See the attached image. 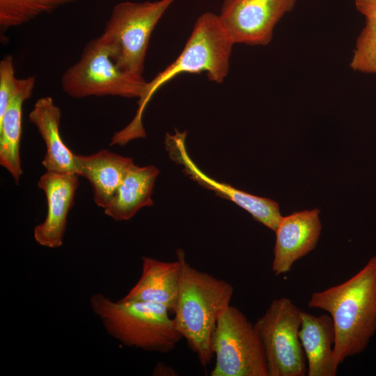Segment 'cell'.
<instances>
[{
    "instance_id": "cell-1",
    "label": "cell",
    "mask_w": 376,
    "mask_h": 376,
    "mask_svg": "<svg viewBox=\"0 0 376 376\" xmlns=\"http://www.w3.org/2000/svg\"><path fill=\"white\" fill-rule=\"evenodd\" d=\"M310 308L329 313L336 333L334 357L339 366L362 353L376 332V256L342 283L312 293Z\"/></svg>"
},
{
    "instance_id": "cell-2",
    "label": "cell",
    "mask_w": 376,
    "mask_h": 376,
    "mask_svg": "<svg viewBox=\"0 0 376 376\" xmlns=\"http://www.w3.org/2000/svg\"><path fill=\"white\" fill-rule=\"evenodd\" d=\"M176 259L180 264V277L173 320L200 364L206 367L214 357L212 337L218 319L230 305L234 288L191 266L181 249L176 251Z\"/></svg>"
},
{
    "instance_id": "cell-3",
    "label": "cell",
    "mask_w": 376,
    "mask_h": 376,
    "mask_svg": "<svg viewBox=\"0 0 376 376\" xmlns=\"http://www.w3.org/2000/svg\"><path fill=\"white\" fill-rule=\"evenodd\" d=\"M234 45L218 15L210 12L201 14L180 55L147 83L143 96L139 99L134 118L118 132V138L127 143L146 136L142 116L147 104L158 89L178 75L205 72L210 81L223 82L228 73Z\"/></svg>"
},
{
    "instance_id": "cell-4",
    "label": "cell",
    "mask_w": 376,
    "mask_h": 376,
    "mask_svg": "<svg viewBox=\"0 0 376 376\" xmlns=\"http://www.w3.org/2000/svg\"><path fill=\"white\" fill-rule=\"evenodd\" d=\"M89 303L107 334L125 346L166 354L182 338L162 305L122 299L114 301L100 292L93 295Z\"/></svg>"
},
{
    "instance_id": "cell-5",
    "label": "cell",
    "mask_w": 376,
    "mask_h": 376,
    "mask_svg": "<svg viewBox=\"0 0 376 376\" xmlns=\"http://www.w3.org/2000/svg\"><path fill=\"white\" fill-rule=\"evenodd\" d=\"M175 1H122L115 5L100 36L121 70L143 77L151 33Z\"/></svg>"
},
{
    "instance_id": "cell-6",
    "label": "cell",
    "mask_w": 376,
    "mask_h": 376,
    "mask_svg": "<svg viewBox=\"0 0 376 376\" xmlns=\"http://www.w3.org/2000/svg\"><path fill=\"white\" fill-rule=\"evenodd\" d=\"M61 83L63 91L73 98L109 95L140 99L148 81L121 70L100 36L86 45L78 61L63 74Z\"/></svg>"
},
{
    "instance_id": "cell-7",
    "label": "cell",
    "mask_w": 376,
    "mask_h": 376,
    "mask_svg": "<svg viewBox=\"0 0 376 376\" xmlns=\"http://www.w3.org/2000/svg\"><path fill=\"white\" fill-rule=\"evenodd\" d=\"M215 364L210 376H269L265 350L254 323L230 305L212 337Z\"/></svg>"
},
{
    "instance_id": "cell-8",
    "label": "cell",
    "mask_w": 376,
    "mask_h": 376,
    "mask_svg": "<svg viewBox=\"0 0 376 376\" xmlns=\"http://www.w3.org/2000/svg\"><path fill=\"white\" fill-rule=\"evenodd\" d=\"M301 311L286 297L273 299L254 323L263 345L269 376H305L306 357L299 338Z\"/></svg>"
},
{
    "instance_id": "cell-9",
    "label": "cell",
    "mask_w": 376,
    "mask_h": 376,
    "mask_svg": "<svg viewBox=\"0 0 376 376\" xmlns=\"http://www.w3.org/2000/svg\"><path fill=\"white\" fill-rule=\"evenodd\" d=\"M296 0H224L219 19L234 44L267 45Z\"/></svg>"
},
{
    "instance_id": "cell-10",
    "label": "cell",
    "mask_w": 376,
    "mask_h": 376,
    "mask_svg": "<svg viewBox=\"0 0 376 376\" xmlns=\"http://www.w3.org/2000/svg\"><path fill=\"white\" fill-rule=\"evenodd\" d=\"M186 132L167 133L164 144L171 159L184 166L183 172L203 187L230 200L247 211L258 222L275 232L282 218L279 204L269 198L256 196L219 182L204 173L189 157L185 144Z\"/></svg>"
},
{
    "instance_id": "cell-11",
    "label": "cell",
    "mask_w": 376,
    "mask_h": 376,
    "mask_svg": "<svg viewBox=\"0 0 376 376\" xmlns=\"http://www.w3.org/2000/svg\"><path fill=\"white\" fill-rule=\"evenodd\" d=\"M79 177L76 173L47 171L40 176L38 186L44 191L47 205L45 219L33 229L34 240L40 246L56 249L63 244Z\"/></svg>"
},
{
    "instance_id": "cell-12",
    "label": "cell",
    "mask_w": 376,
    "mask_h": 376,
    "mask_svg": "<svg viewBox=\"0 0 376 376\" xmlns=\"http://www.w3.org/2000/svg\"><path fill=\"white\" fill-rule=\"evenodd\" d=\"M319 213L316 208L282 217L275 231L272 263L276 276L289 272L297 260L315 248L322 230Z\"/></svg>"
},
{
    "instance_id": "cell-13",
    "label": "cell",
    "mask_w": 376,
    "mask_h": 376,
    "mask_svg": "<svg viewBox=\"0 0 376 376\" xmlns=\"http://www.w3.org/2000/svg\"><path fill=\"white\" fill-rule=\"evenodd\" d=\"M141 260L140 278L122 299L155 303L173 313L180 285L179 260L163 261L147 256Z\"/></svg>"
},
{
    "instance_id": "cell-14",
    "label": "cell",
    "mask_w": 376,
    "mask_h": 376,
    "mask_svg": "<svg viewBox=\"0 0 376 376\" xmlns=\"http://www.w3.org/2000/svg\"><path fill=\"white\" fill-rule=\"evenodd\" d=\"M299 338L306 359V376L336 375L338 366L334 357L336 333L331 317L302 311Z\"/></svg>"
},
{
    "instance_id": "cell-15",
    "label": "cell",
    "mask_w": 376,
    "mask_h": 376,
    "mask_svg": "<svg viewBox=\"0 0 376 376\" xmlns=\"http://www.w3.org/2000/svg\"><path fill=\"white\" fill-rule=\"evenodd\" d=\"M76 173L88 180L96 205L105 208L115 195L132 159L102 150L90 155H75Z\"/></svg>"
},
{
    "instance_id": "cell-16",
    "label": "cell",
    "mask_w": 376,
    "mask_h": 376,
    "mask_svg": "<svg viewBox=\"0 0 376 376\" xmlns=\"http://www.w3.org/2000/svg\"><path fill=\"white\" fill-rule=\"evenodd\" d=\"M61 110L51 97L39 98L29 114L46 146L42 164L47 171L76 173L75 154L63 141L59 125Z\"/></svg>"
},
{
    "instance_id": "cell-17",
    "label": "cell",
    "mask_w": 376,
    "mask_h": 376,
    "mask_svg": "<svg viewBox=\"0 0 376 376\" xmlns=\"http://www.w3.org/2000/svg\"><path fill=\"white\" fill-rule=\"evenodd\" d=\"M35 83L33 76L19 79L17 91L0 116V164L17 184L23 173L20 158L22 106L31 97Z\"/></svg>"
},
{
    "instance_id": "cell-18",
    "label": "cell",
    "mask_w": 376,
    "mask_h": 376,
    "mask_svg": "<svg viewBox=\"0 0 376 376\" xmlns=\"http://www.w3.org/2000/svg\"><path fill=\"white\" fill-rule=\"evenodd\" d=\"M159 170L152 165L128 169L115 195L104 208V214L113 220L126 221L143 207L153 205L151 196Z\"/></svg>"
},
{
    "instance_id": "cell-19",
    "label": "cell",
    "mask_w": 376,
    "mask_h": 376,
    "mask_svg": "<svg viewBox=\"0 0 376 376\" xmlns=\"http://www.w3.org/2000/svg\"><path fill=\"white\" fill-rule=\"evenodd\" d=\"M77 0H0L1 29L21 26Z\"/></svg>"
},
{
    "instance_id": "cell-20",
    "label": "cell",
    "mask_w": 376,
    "mask_h": 376,
    "mask_svg": "<svg viewBox=\"0 0 376 376\" xmlns=\"http://www.w3.org/2000/svg\"><path fill=\"white\" fill-rule=\"evenodd\" d=\"M350 67L356 72L376 75V22L366 20L357 38Z\"/></svg>"
},
{
    "instance_id": "cell-21",
    "label": "cell",
    "mask_w": 376,
    "mask_h": 376,
    "mask_svg": "<svg viewBox=\"0 0 376 376\" xmlns=\"http://www.w3.org/2000/svg\"><path fill=\"white\" fill-rule=\"evenodd\" d=\"M18 80L15 77L13 58L8 55L0 62V116L17 91Z\"/></svg>"
},
{
    "instance_id": "cell-22",
    "label": "cell",
    "mask_w": 376,
    "mask_h": 376,
    "mask_svg": "<svg viewBox=\"0 0 376 376\" xmlns=\"http://www.w3.org/2000/svg\"><path fill=\"white\" fill-rule=\"evenodd\" d=\"M354 5L366 20L376 22V0H354Z\"/></svg>"
}]
</instances>
